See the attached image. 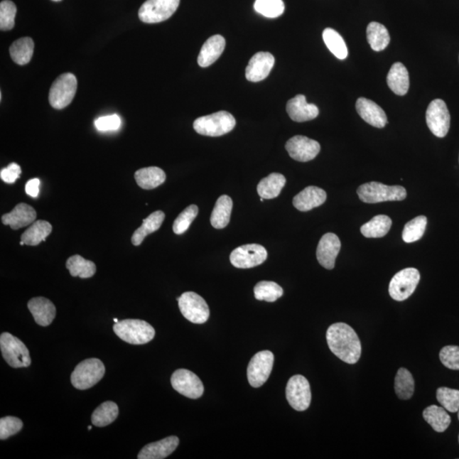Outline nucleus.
I'll use <instances>...</instances> for the list:
<instances>
[{
  "label": "nucleus",
  "mask_w": 459,
  "mask_h": 459,
  "mask_svg": "<svg viewBox=\"0 0 459 459\" xmlns=\"http://www.w3.org/2000/svg\"><path fill=\"white\" fill-rule=\"evenodd\" d=\"M420 281V274L415 268H406L393 276L389 283V296L396 301H404L412 296Z\"/></svg>",
  "instance_id": "1a4fd4ad"
},
{
  "label": "nucleus",
  "mask_w": 459,
  "mask_h": 459,
  "mask_svg": "<svg viewBox=\"0 0 459 459\" xmlns=\"http://www.w3.org/2000/svg\"><path fill=\"white\" fill-rule=\"evenodd\" d=\"M52 1L59 2V1H62V0H52Z\"/></svg>",
  "instance_id": "864d4df0"
},
{
  "label": "nucleus",
  "mask_w": 459,
  "mask_h": 459,
  "mask_svg": "<svg viewBox=\"0 0 459 459\" xmlns=\"http://www.w3.org/2000/svg\"><path fill=\"white\" fill-rule=\"evenodd\" d=\"M427 222V218L423 215L418 216V217L410 220L405 225L404 232H402V239L406 244L421 239L424 232H426Z\"/></svg>",
  "instance_id": "a19ab883"
},
{
  "label": "nucleus",
  "mask_w": 459,
  "mask_h": 459,
  "mask_svg": "<svg viewBox=\"0 0 459 459\" xmlns=\"http://www.w3.org/2000/svg\"><path fill=\"white\" fill-rule=\"evenodd\" d=\"M423 417L433 428V430L439 433L447 431L451 423V417L443 406L436 405L428 406L423 411Z\"/></svg>",
  "instance_id": "c756f323"
},
{
  "label": "nucleus",
  "mask_w": 459,
  "mask_h": 459,
  "mask_svg": "<svg viewBox=\"0 0 459 459\" xmlns=\"http://www.w3.org/2000/svg\"><path fill=\"white\" fill-rule=\"evenodd\" d=\"M226 47V40L222 36H214L202 45L198 58V63L202 68H207L215 63L222 55Z\"/></svg>",
  "instance_id": "393cba45"
},
{
  "label": "nucleus",
  "mask_w": 459,
  "mask_h": 459,
  "mask_svg": "<svg viewBox=\"0 0 459 459\" xmlns=\"http://www.w3.org/2000/svg\"><path fill=\"white\" fill-rule=\"evenodd\" d=\"M135 179L142 189L151 190L164 183L166 174L158 167L143 168L135 173Z\"/></svg>",
  "instance_id": "cd10ccee"
},
{
  "label": "nucleus",
  "mask_w": 459,
  "mask_h": 459,
  "mask_svg": "<svg viewBox=\"0 0 459 459\" xmlns=\"http://www.w3.org/2000/svg\"><path fill=\"white\" fill-rule=\"evenodd\" d=\"M327 193L317 186H308L293 198V205L298 210L310 211L326 202Z\"/></svg>",
  "instance_id": "5701e85b"
},
{
  "label": "nucleus",
  "mask_w": 459,
  "mask_h": 459,
  "mask_svg": "<svg viewBox=\"0 0 459 459\" xmlns=\"http://www.w3.org/2000/svg\"><path fill=\"white\" fill-rule=\"evenodd\" d=\"M286 184V178L279 173L272 174L261 180L257 186V192L264 199H272L279 196Z\"/></svg>",
  "instance_id": "7c9ffc66"
},
{
  "label": "nucleus",
  "mask_w": 459,
  "mask_h": 459,
  "mask_svg": "<svg viewBox=\"0 0 459 459\" xmlns=\"http://www.w3.org/2000/svg\"><path fill=\"white\" fill-rule=\"evenodd\" d=\"M254 297L258 301L275 302L284 296V289L274 281H262L255 285Z\"/></svg>",
  "instance_id": "ea45409f"
},
{
  "label": "nucleus",
  "mask_w": 459,
  "mask_h": 459,
  "mask_svg": "<svg viewBox=\"0 0 459 459\" xmlns=\"http://www.w3.org/2000/svg\"><path fill=\"white\" fill-rule=\"evenodd\" d=\"M0 349L4 360L11 367H28L31 365V357L27 346L11 333H3L0 336Z\"/></svg>",
  "instance_id": "423d86ee"
},
{
  "label": "nucleus",
  "mask_w": 459,
  "mask_h": 459,
  "mask_svg": "<svg viewBox=\"0 0 459 459\" xmlns=\"http://www.w3.org/2000/svg\"><path fill=\"white\" fill-rule=\"evenodd\" d=\"M33 50L34 43L31 38H21L11 45L10 55L14 63L23 66L31 60Z\"/></svg>",
  "instance_id": "f704fd0d"
},
{
  "label": "nucleus",
  "mask_w": 459,
  "mask_h": 459,
  "mask_svg": "<svg viewBox=\"0 0 459 459\" xmlns=\"http://www.w3.org/2000/svg\"><path fill=\"white\" fill-rule=\"evenodd\" d=\"M437 401L450 413L459 410V391L447 387H441L436 391Z\"/></svg>",
  "instance_id": "37998d69"
},
{
  "label": "nucleus",
  "mask_w": 459,
  "mask_h": 459,
  "mask_svg": "<svg viewBox=\"0 0 459 459\" xmlns=\"http://www.w3.org/2000/svg\"><path fill=\"white\" fill-rule=\"evenodd\" d=\"M458 441H459V436H458Z\"/></svg>",
  "instance_id": "13d9d810"
},
{
  "label": "nucleus",
  "mask_w": 459,
  "mask_h": 459,
  "mask_svg": "<svg viewBox=\"0 0 459 459\" xmlns=\"http://www.w3.org/2000/svg\"><path fill=\"white\" fill-rule=\"evenodd\" d=\"M441 363L452 370H459V346H445L440 352Z\"/></svg>",
  "instance_id": "de8ad7c7"
},
{
  "label": "nucleus",
  "mask_w": 459,
  "mask_h": 459,
  "mask_svg": "<svg viewBox=\"0 0 459 459\" xmlns=\"http://www.w3.org/2000/svg\"><path fill=\"white\" fill-rule=\"evenodd\" d=\"M285 147L290 157L298 162H309L313 160L321 150V146L318 141L303 136L289 139Z\"/></svg>",
  "instance_id": "dca6fc26"
},
{
  "label": "nucleus",
  "mask_w": 459,
  "mask_h": 459,
  "mask_svg": "<svg viewBox=\"0 0 459 459\" xmlns=\"http://www.w3.org/2000/svg\"><path fill=\"white\" fill-rule=\"evenodd\" d=\"M40 180L36 178L28 180V183L26 184V193L30 197L37 198L38 193H40Z\"/></svg>",
  "instance_id": "3c124183"
},
{
  "label": "nucleus",
  "mask_w": 459,
  "mask_h": 459,
  "mask_svg": "<svg viewBox=\"0 0 459 459\" xmlns=\"http://www.w3.org/2000/svg\"><path fill=\"white\" fill-rule=\"evenodd\" d=\"M181 314L195 324L205 323L210 318V308L206 301L194 292H185L177 298Z\"/></svg>",
  "instance_id": "9d476101"
},
{
  "label": "nucleus",
  "mask_w": 459,
  "mask_h": 459,
  "mask_svg": "<svg viewBox=\"0 0 459 459\" xmlns=\"http://www.w3.org/2000/svg\"><path fill=\"white\" fill-rule=\"evenodd\" d=\"M267 251L259 244H246L238 247L230 255L232 266L239 269H249L261 265L266 261Z\"/></svg>",
  "instance_id": "ddd939ff"
},
{
  "label": "nucleus",
  "mask_w": 459,
  "mask_h": 459,
  "mask_svg": "<svg viewBox=\"0 0 459 459\" xmlns=\"http://www.w3.org/2000/svg\"><path fill=\"white\" fill-rule=\"evenodd\" d=\"M77 88L76 77L72 73H64L56 79L51 85L49 102L55 109H63L72 102Z\"/></svg>",
  "instance_id": "0eeeda50"
},
{
  "label": "nucleus",
  "mask_w": 459,
  "mask_h": 459,
  "mask_svg": "<svg viewBox=\"0 0 459 459\" xmlns=\"http://www.w3.org/2000/svg\"><path fill=\"white\" fill-rule=\"evenodd\" d=\"M28 306L36 323L40 326H49L54 321L56 315L55 306L48 298H33L29 301Z\"/></svg>",
  "instance_id": "b1692460"
},
{
  "label": "nucleus",
  "mask_w": 459,
  "mask_h": 459,
  "mask_svg": "<svg viewBox=\"0 0 459 459\" xmlns=\"http://www.w3.org/2000/svg\"><path fill=\"white\" fill-rule=\"evenodd\" d=\"M274 64V56L269 52H258L251 58L246 68V79L250 82H259L266 79Z\"/></svg>",
  "instance_id": "a211bd4d"
},
{
  "label": "nucleus",
  "mask_w": 459,
  "mask_h": 459,
  "mask_svg": "<svg viewBox=\"0 0 459 459\" xmlns=\"http://www.w3.org/2000/svg\"><path fill=\"white\" fill-rule=\"evenodd\" d=\"M358 114L372 126L382 129L388 124L387 116L378 104L366 98H359L356 103Z\"/></svg>",
  "instance_id": "aec40b11"
},
{
  "label": "nucleus",
  "mask_w": 459,
  "mask_h": 459,
  "mask_svg": "<svg viewBox=\"0 0 459 459\" xmlns=\"http://www.w3.org/2000/svg\"><path fill=\"white\" fill-rule=\"evenodd\" d=\"M23 427V423L18 418L4 417L0 419V439L6 440L18 433Z\"/></svg>",
  "instance_id": "49530a36"
},
{
  "label": "nucleus",
  "mask_w": 459,
  "mask_h": 459,
  "mask_svg": "<svg viewBox=\"0 0 459 459\" xmlns=\"http://www.w3.org/2000/svg\"><path fill=\"white\" fill-rule=\"evenodd\" d=\"M287 112L290 119L298 123L315 119L319 115L318 107L307 102L304 94H298L289 99Z\"/></svg>",
  "instance_id": "6ab92c4d"
},
{
  "label": "nucleus",
  "mask_w": 459,
  "mask_h": 459,
  "mask_svg": "<svg viewBox=\"0 0 459 459\" xmlns=\"http://www.w3.org/2000/svg\"><path fill=\"white\" fill-rule=\"evenodd\" d=\"M92 426H88V430H89V431L92 430Z\"/></svg>",
  "instance_id": "5fc2aeb1"
},
{
  "label": "nucleus",
  "mask_w": 459,
  "mask_h": 459,
  "mask_svg": "<svg viewBox=\"0 0 459 459\" xmlns=\"http://www.w3.org/2000/svg\"><path fill=\"white\" fill-rule=\"evenodd\" d=\"M105 372V366L101 360L97 358L86 359L72 372V384L81 391L88 389L102 380Z\"/></svg>",
  "instance_id": "39448f33"
},
{
  "label": "nucleus",
  "mask_w": 459,
  "mask_h": 459,
  "mask_svg": "<svg viewBox=\"0 0 459 459\" xmlns=\"http://www.w3.org/2000/svg\"><path fill=\"white\" fill-rule=\"evenodd\" d=\"M341 248L340 238L335 233H327L320 240L317 258L320 265L332 270L335 266V261Z\"/></svg>",
  "instance_id": "f3484780"
},
{
  "label": "nucleus",
  "mask_w": 459,
  "mask_h": 459,
  "mask_svg": "<svg viewBox=\"0 0 459 459\" xmlns=\"http://www.w3.org/2000/svg\"><path fill=\"white\" fill-rule=\"evenodd\" d=\"M114 331L121 340L131 345L149 343L155 337V329L148 323L138 319L122 320L115 323Z\"/></svg>",
  "instance_id": "7ed1b4c3"
},
{
  "label": "nucleus",
  "mask_w": 459,
  "mask_h": 459,
  "mask_svg": "<svg viewBox=\"0 0 459 459\" xmlns=\"http://www.w3.org/2000/svg\"><path fill=\"white\" fill-rule=\"evenodd\" d=\"M233 207L232 198L227 195H222L215 203L212 212L210 222L215 229H223L227 227L231 219Z\"/></svg>",
  "instance_id": "c85d7f7f"
},
{
  "label": "nucleus",
  "mask_w": 459,
  "mask_h": 459,
  "mask_svg": "<svg viewBox=\"0 0 459 459\" xmlns=\"http://www.w3.org/2000/svg\"><path fill=\"white\" fill-rule=\"evenodd\" d=\"M389 89L398 95H405L409 90V75L404 64L396 63L392 65L387 76Z\"/></svg>",
  "instance_id": "a878e982"
},
{
  "label": "nucleus",
  "mask_w": 459,
  "mask_h": 459,
  "mask_svg": "<svg viewBox=\"0 0 459 459\" xmlns=\"http://www.w3.org/2000/svg\"><path fill=\"white\" fill-rule=\"evenodd\" d=\"M325 44L328 50L332 52L337 58L344 60L348 56V48L346 46L344 38L340 34L332 28H326L323 33Z\"/></svg>",
  "instance_id": "58836bf2"
},
{
  "label": "nucleus",
  "mask_w": 459,
  "mask_h": 459,
  "mask_svg": "<svg viewBox=\"0 0 459 459\" xmlns=\"http://www.w3.org/2000/svg\"><path fill=\"white\" fill-rule=\"evenodd\" d=\"M171 384L177 392L190 399H198L205 392L201 379L188 369L176 370L172 374Z\"/></svg>",
  "instance_id": "2eb2a0df"
},
{
  "label": "nucleus",
  "mask_w": 459,
  "mask_h": 459,
  "mask_svg": "<svg viewBox=\"0 0 459 459\" xmlns=\"http://www.w3.org/2000/svg\"><path fill=\"white\" fill-rule=\"evenodd\" d=\"M254 10L267 18H276L284 14L285 6L283 0H255Z\"/></svg>",
  "instance_id": "79ce46f5"
},
{
  "label": "nucleus",
  "mask_w": 459,
  "mask_h": 459,
  "mask_svg": "<svg viewBox=\"0 0 459 459\" xmlns=\"http://www.w3.org/2000/svg\"><path fill=\"white\" fill-rule=\"evenodd\" d=\"M164 219H166V215L163 211L158 210L143 220L141 227H139L133 234L131 238L133 245L140 246L146 237L157 232L161 227Z\"/></svg>",
  "instance_id": "bb28decb"
},
{
  "label": "nucleus",
  "mask_w": 459,
  "mask_h": 459,
  "mask_svg": "<svg viewBox=\"0 0 459 459\" xmlns=\"http://www.w3.org/2000/svg\"><path fill=\"white\" fill-rule=\"evenodd\" d=\"M392 220L387 215H377L370 222L363 225L361 232L367 238H379L387 235L391 230Z\"/></svg>",
  "instance_id": "72a5a7b5"
},
{
  "label": "nucleus",
  "mask_w": 459,
  "mask_h": 459,
  "mask_svg": "<svg viewBox=\"0 0 459 459\" xmlns=\"http://www.w3.org/2000/svg\"><path fill=\"white\" fill-rule=\"evenodd\" d=\"M329 349L348 364H356L362 355L361 341L352 327L343 323L331 325L327 331Z\"/></svg>",
  "instance_id": "f257e3e1"
},
{
  "label": "nucleus",
  "mask_w": 459,
  "mask_h": 459,
  "mask_svg": "<svg viewBox=\"0 0 459 459\" xmlns=\"http://www.w3.org/2000/svg\"><path fill=\"white\" fill-rule=\"evenodd\" d=\"M119 413V406L112 401L104 402L94 411L92 421L94 426L105 427L114 422Z\"/></svg>",
  "instance_id": "e433bc0d"
},
{
  "label": "nucleus",
  "mask_w": 459,
  "mask_h": 459,
  "mask_svg": "<svg viewBox=\"0 0 459 459\" xmlns=\"http://www.w3.org/2000/svg\"><path fill=\"white\" fill-rule=\"evenodd\" d=\"M274 364V355L269 350L258 352L251 359L248 367L249 383L254 388L265 384L271 375Z\"/></svg>",
  "instance_id": "9b49d317"
},
{
  "label": "nucleus",
  "mask_w": 459,
  "mask_h": 459,
  "mask_svg": "<svg viewBox=\"0 0 459 459\" xmlns=\"http://www.w3.org/2000/svg\"><path fill=\"white\" fill-rule=\"evenodd\" d=\"M415 383L412 374L404 367L398 370L395 379V391L401 400H409L414 393Z\"/></svg>",
  "instance_id": "4c0bfd02"
},
{
  "label": "nucleus",
  "mask_w": 459,
  "mask_h": 459,
  "mask_svg": "<svg viewBox=\"0 0 459 459\" xmlns=\"http://www.w3.org/2000/svg\"><path fill=\"white\" fill-rule=\"evenodd\" d=\"M450 120L451 117L445 102L441 99L432 101L426 112V123L430 131L437 137H445L449 131Z\"/></svg>",
  "instance_id": "4468645a"
},
{
  "label": "nucleus",
  "mask_w": 459,
  "mask_h": 459,
  "mask_svg": "<svg viewBox=\"0 0 459 459\" xmlns=\"http://www.w3.org/2000/svg\"><path fill=\"white\" fill-rule=\"evenodd\" d=\"M357 194L359 198L367 203L402 201L406 198V190L404 186L387 185L376 181L359 186Z\"/></svg>",
  "instance_id": "20e7f679"
},
{
  "label": "nucleus",
  "mask_w": 459,
  "mask_h": 459,
  "mask_svg": "<svg viewBox=\"0 0 459 459\" xmlns=\"http://www.w3.org/2000/svg\"><path fill=\"white\" fill-rule=\"evenodd\" d=\"M114 323H119V320H118V319H117V318H114Z\"/></svg>",
  "instance_id": "603ef678"
},
{
  "label": "nucleus",
  "mask_w": 459,
  "mask_h": 459,
  "mask_svg": "<svg viewBox=\"0 0 459 459\" xmlns=\"http://www.w3.org/2000/svg\"><path fill=\"white\" fill-rule=\"evenodd\" d=\"M37 213L32 206L21 202L17 205L10 213L2 216V222L12 230H18L29 226L36 222Z\"/></svg>",
  "instance_id": "412c9836"
},
{
  "label": "nucleus",
  "mask_w": 459,
  "mask_h": 459,
  "mask_svg": "<svg viewBox=\"0 0 459 459\" xmlns=\"http://www.w3.org/2000/svg\"><path fill=\"white\" fill-rule=\"evenodd\" d=\"M67 269L72 276H79L80 279H90L97 272V266L94 263L79 254L72 255L66 263Z\"/></svg>",
  "instance_id": "c9c22d12"
},
{
  "label": "nucleus",
  "mask_w": 459,
  "mask_h": 459,
  "mask_svg": "<svg viewBox=\"0 0 459 459\" xmlns=\"http://www.w3.org/2000/svg\"><path fill=\"white\" fill-rule=\"evenodd\" d=\"M180 440L177 436H168L161 441L146 445L138 454L139 459H163L170 456L178 447Z\"/></svg>",
  "instance_id": "4be33fe9"
},
{
  "label": "nucleus",
  "mask_w": 459,
  "mask_h": 459,
  "mask_svg": "<svg viewBox=\"0 0 459 459\" xmlns=\"http://www.w3.org/2000/svg\"><path fill=\"white\" fill-rule=\"evenodd\" d=\"M458 419H459V410H458Z\"/></svg>",
  "instance_id": "4d7b16f0"
},
{
  "label": "nucleus",
  "mask_w": 459,
  "mask_h": 459,
  "mask_svg": "<svg viewBox=\"0 0 459 459\" xmlns=\"http://www.w3.org/2000/svg\"><path fill=\"white\" fill-rule=\"evenodd\" d=\"M51 232L50 223L45 220H37L21 235V241H23L26 245L38 246L41 242L45 241Z\"/></svg>",
  "instance_id": "2f4dec72"
},
{
  "label": "nucleus",
  "mask_w": 459,
  "mask_h": 459,
  "mask_svg": "<svg viewBox=\"0 0 459 459\" xmlns=\"http://www.w3.org/2000/svg\"><path fill=\"white\" fill-rule=\"evenodd\" d=\"M94 126L99 131H117L121 126L120 117L117 114L102 117L94 121Z\"/></svg>",
  "instance_id": "09e8293b"
},
{
  "label": "nucleus",
  "mask_w": 459,
  "mask_h": 459,
  "mask_svg": "<svg viewBox=\"0 0 459 459\" xmlns=\"http://www.w3.org/2000/svg\"><path fill=\"white\" fill-rule=\"evenodd\" d=\"M367 41L374 51H382L387 49L391 41V36L387 28L379 23H369L367 28Z\"/></svg>",
  "instance_id": "473e14b6"
},
{
  "label": "nucleus",
  "mask_w": 459,
  "mask_h": 459,
  "mask_svg": "<svg viewBox=\"0 0 459 459\" xmlns=\"http://www.w3.org/2000/svg\"><path fill=\"white\" fill-rule=\"evenodd\" d=\"M16 6L10 0H4L0 3V29L1 31L11 30L15 26Z\"/></svg>",
  "instance_id": "a18cd8bd"
},
{
  "label": "nucleus",
  "mask_w": 459,
  "mask_h": 459,
  "mask_svg": "<svg viewBox=\"0 0 459 459\" xmlns=\"http://www.w3.org/2000/svg\"><path fill=\"white\" fill-rule=\"evenodd\" d=\"M286 397L294 410L302 412L308 409L311 401L309 381L302 375L293 376L286 387Z\"/></svg>",
  "instance_id": "f8f14e48"
},
{
  "label": "nucleus",
  "mask_w": 459,
  "mask_h": 459,
  "mask_svg": "<svg viewBox=\"0 0 459 459\" xmlns=\"http://www.w3.org/2000/svg\"><path fill=\"white\" fill-rule=\"evenodd\" d=\"M180 0H146L139 10V18L145 23H158L175 14Z\"/></svg>",
  "instance_id": "6e6552de"
},
{
  "label": "nucleus",
  "mask_w": 459,
  "mask_h": 459,
  "mask_svg": "<svg viewBox=\"0 0 459 459\" xmlns=\"http://www.w3.org/2000/svg\"><path fill=\"white\" fill-rule=\"evenodd\" d=\"M21 174V168L20 166L16 163H12L0 171V178L6 183L13 184L16 183L17 179L20 178Z\"/></svg>",
  "instance_id": "8fccbe9b"
},
{
  "label": "nucleus",
  "mask_w": 459,
  "mask_h": 459,
  "mask_svg": "<svg viewBox=\"0 0 459 459\" xmlns=\"http://www.w3.org/2000/svg\"><path fill=\"white\" fill-rule=\"evenodd\" d=\"M263 201H264V198H261V202H263Z\"/></svg>",
  "instance_id": "6e6d98bb"
},
{
  "label": "nucleus",
  "mask_w": 459,
  "mask_h": 459,
  "mask_svg": "<svg viewBox=\"0 0 459 459\" xmlns=\"http://www.w3.org/2000/svg\"><path fill=\"white\" fill-rule=\"evenodd\" d=\"M236 126V119L226 111L200 117L194 121L193 128L199 135L217 137L231 132Z\"/></svg>",
  "instance_id": "f03ea898"
},
{
  "label": "nucleus",
  "mask_w": 459,
  "mask_h": 459,
  "mask_svg": "<svg viewBox=\"0 0 459 459\" xmlns=\"http://www.w3.org/2000/svg\"><path fill=\"white\" fill-rule=\"evenodd\" d=\"M198 214V207L197 205H193L186 207L175 220L174 225H173V231L177 235L185 233L188 231L190 224L196 219Z\"/></svg>",
  "instance_id": "c03bdc74"
}]
</instances>
